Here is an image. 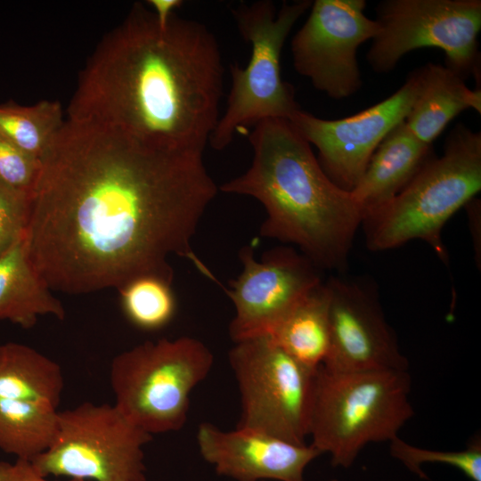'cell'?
<instances>
[{"label":"cell","mask_w":481,"mask_h":481,"mask_svg":"<svg viewBox=\"0 0 481 481\" xmlns=\"http://www.w3.org/2000/svg\"><path fill=\"white\" fill-rule=\"evenodd\" d=\"M365 6V0H315L292 37L295 69L332 99L349 97L362 86L357 50L379 31Z\"/></svg>","instance_id":"11"},{"label":"cell","mask_w":481,"mask_h":481,"mask_svg":"<svg viewBox=\"0 0 481 481\" xmlns=\"http://www.w3.org/2000/svg\"><path fill=\"white\" fill-rule=\"evenodd\" d=\"M123 311L136 327L152 330L167 325L175 312L171 282L157 276L132 280L120 289Z\"/></svg>","instance_id":"23"},{"label":"cell","mask_w":481,"mask_h":481,"mask_svg":"<svg viewBox=\"0 0 481 481\" xmlns=\"http://www.w3.org/2000/svg\"><path fill=\"white\" fill-rule=\"evenodd\" d=\"M31 194L0 183V257L24 236Z\"/></svg>","instance_id":"26"},{"label":"cell","mask_w":481,"mask_h":481,"mask_svg":"<svg viewBox=\"0 0 481 481\" xmlns=\"http://www.w3.org/2000/svg\"><path fill=\"white\" fill-rule=\"evenodd\" d=\"M376 13L379 31L367 53L374 71L389 72L409 52L434 47L444 51L446 67L479 83L480 0H385Z\"/></svg>","instance_id":"10"},{"label":"cell","mask_w":481,"mask_h":481,"mask_svg":"<svg viewBox=\"0 0 481 481\" xmlns=\"http://www.w3.org/2000/svg\"><path fill=\"white\" fill-rule=\"evenodd\" d=\"M249 139L251 165L219 190L263 205L262 237L298 246L317 267H340L363 221L353 193L329 178L289 120L260 121Z\"/></svg>","instance_id":"3"},{"label":"cell","mask_w":481,"mask_h":481,"mask_svg":"<svg viewBox=\"0 0 481 481\" xmlns=\"http://www.w3.org/2000/svg\"><path fill=\"white\" fill-rule=\"evenodd\" d=\"M431 152L432 145L419 140L404 121L395 126L379 143L351 191L363 220L392 200L431 158Z\"/></svg>","instance_id":"16"},{"label":"cell","mask_w":481,"mask_h":481,"mask_svg":"<svg viewBox=\"0 0 481 481\" xmlns=\"http://www.w3.org/2000/svg\"><path fill=\"white\" fill-rule=\"evenodd\" d=\"M44 315L62 320L65 309L34 270L21 238L0 257V321L29 329Z\"/></svg>","instance_id":"18"},{"label":"cell","mask_w":481,"mask_h":481,"mask_svg":"<svg viewBox=\"0 0 481 481\" xmlns=\"http://www.w3.org/2000/svg\"><path fill=\"white\" fill-rule=\"evenodd\" d=\"M420 68L389 97L353 116L322 119L299 110L289 120L318 151V161L329 178L351 192L363 176L386 135L404 121L418 95Z\"/></svg>","instance_id":"12"},{"label":"cell","mask_w":481,"mask_h":481,"mask_svg":"<svg viewBox=\"0 0 481 481\" xmlns=\"http://www.w3.org/2000/svg\"><path fill=\"white\" fill-rule=\"evenodd\" d=\"M151 439L114 404L85 402L59 412L53 444L30 461L45 477L145 481L143 446Z\"/></svg>","instance_id":"9"},{"label":"cell","mask_w":481,"mask_h":481,"mask_svg":"<svg viewBox=\"0 0 481 481\" xmlns=\"http://www.w3.org/2000/svg\"><path fill=\"white\" fill-rule=\"evenodd\" d=\"M213 363L210 349L195 338L145 341L110 363L114 405L151 436L177 431L187 420L192 390Z\"/></svg>","instance_id":"7"},{"label":"cell","mask_w":481,"mask_h":481,"mask_svg":"<svg viewBox=\"0 0 481 481\" xmlns=\"http://www.w3.org/2000/svg\"><path fill=\"white\" fill-rule=\"evenodd\" d=\"M0 481H50L39 473L31 461L17 459L14 462L0 461ZM69 481H84L70 479Z\"/></svg>","instance_id":"27"},{"label":"cell","mask_w":481,"mask_h":481,"mask_svg":"<svg viewBox=\"0 0 481 481\" xmlns=\"http://www.w3.org/2000/svg\"><path fill=\"white\" fill-rule=\"evenodd\" d=\"M41 160L0 136V183L32 193Z\"/></svg>","instance_id":"25"},{"label":"cell","mask_w":481,"mask_h":481,"mask_svg":"<svg viewBox=\"0 0 481 481\" xmlns=\"http://www.w3.org/2000/svg\"><path fill=\"white\" fill-rule=\"evenodd\" d=\"M228 357L240 398L237 428L306 444L318 369L303 365L268 336L234 342Z\"/></svg>","instance_id":"8"},{"label":"cell","mask_w":481,"mask_h":481,"mask_svg":"<svg viewBox=\"0 0 481 481\" xmlns=\"http://www.w3.org/2000/svg\"><path fill=\"white\" fill-rule=\"evenodd\" d=\"M65 119L61 104L44 100L30 106L0 104V136L41 159Z\"/></svg>","instance_id":"22"},{"label":"cell","mask_w":481,"mask_h":481,"mask_svg":"<svg viewBox=\"0 0 481 481\" xmlns=\"http://www.w3.org/2000/svg\"><path fill=\"white\" fill-rule=\"evenodd\" d=\"M64 380L60 365L15 342L0 345V399L58 408Z\"/></svg>","instance_id":"19"},{"label":"cell","mask_w":481,"mask_h":481,"mask_svg":"<svg viewBox=\"0 0 481 481\" xmlns=\"http://www.w3.org/2000/svg\"><path fill=\"white\" fill-rule=\"evenodd\" d=\"M392 457L400 461L420 478H428L421 469L425 463L439 462L456 468L472 481H481V438L476 435L461 451H436L417 447L398 436L389 441Z\"/></svg>","instance_id":"24"},{"label":"cell","mask_w":481,"mask_h":481,"mask_svg":"<svg viewBox=\"0 0 481 481\" xmlns=\"http://www.w3.org/2000/svg\"><path fill=\"white\" fill-rule=\"evenodd\" d=\"M335 481V480H334Z\"/></svg>","instance_id":"29"},{"label":"cell","mask_w":481,"mask_h":481,"mask_svg":"<svg viewBox=\"0 0 481 481\" xmlns=\"http://www.w3.org/2000/svg\"><path fill=\"white\" fill-rule=\"evenodd\" d=\"M327 283L330 345L322 367L333 372L408 371L409 362L371 289L338 279Z\"/></svg>","instance_id":"14"},{"label":"cell","mask_w":481,"mask_h":481,"mask_svg":"<svg viewBox=\"0 0 481 481\" xmlns=\"http://www.w3.org/2000/svg\"><path fill=\"white\" fill-rule=\"evenodd\" d=\"M312 1L284 2L279 10L270 0L240 3L232 9L237 29L251 45L246 67H230L227 107L209 143L226 148L237 132H246L269 118L290 120L301 110L291 85L281 73V53L291 29L310 9Z\"/></svg>","instance_id":"6"},{"label":"cell","mask_w":481,"mask_h":481,"mask_svg":"<svg viewBox=\"0 0 481 481\" xmlns=\"http://www.w3.org/2000/svg\"><path fill=\"white\" fill-rule=\"evenodd\" d=\"M240 258L241 273L224 289L235 309L229 327L233 342L268 336L322 283L317 266L292 249H275L257 260L253 248L247 246Z\"/></svg>","instance_id":"13"},{"label":"cell","mask_w":481,"mask_h":481,"mask_svg":"<svg viewBox=\"0 0 481 481\" xmlns=\"http://www.w3.org/2000/svg\"><path fill=\"white\" fill-rule=\"evenodd\" d=\"M420 71V90L404 122L419 140L432 145L460 112L469 108L481 112V90L469 89L446 66L428 63Z\"/></svg>","instance_id":"17"},{"label":"cell","mask_w":481,"mask_h":481,"mask_svg":"<svg viewBox=\"0 0 481 481\" xmlns=\"http://www.w3.org/2000/svg\"><path fill=\"white\" fill-rule=\"evenodd\" d=\"M147 4L151 6L158 23L166 25L170 18L175 13V11L183 4L181 0H149Z\"/></svg>","instance_id":"28"},{"label":"cell","mask_w":481,"mask_h":481,"mask_svg":"<svg viewBox=\"0 0 481 481\" xmlns=\"http://www.w3.org/2000/svg\"><path fill=\"white\" fill-rule=\"evenodd\" d=\"M480 189L481 133L459 124L443 156L430 158L392 200L363 220L369 248L387 250L422 240L446 261L442 229Z\"/></svg>","instance_id":"5"},{"label":"cell","mask_w":481,"mask_h":481,"mask_svg":"<svg viewBox=\"0 0 481 481\" xmlns=\"http://www.w3.org/2000/svg\"><path fill=\"white\" fill-rule=\"evenodd\" d=\"M223 77L220 47L205 24L175 13L160 26L135 3L81 70L68 118L203 153L220 118Z\"/></svg>","instance_id":"2"},{"label":"cell","mask_w":481,"mask_h":481,"mask_svg":"<svg viewBox=\"0 0 481 481\" xmlns=\"http://www.w3.org/2000/svg\"><path fill=\"white\" fill-rule=\"evenodd\" d=\"M59 411L39 404H0V450L32 460L46 451L58 431Z\"/></svg>","instance_id":"21"},{"label":"cell","mask_w":481,"mask_h":481,"mask_svg":"<svg viewBox=\"0 0 481 481\" xmlns=\"http://www.w3.org/2000/svg\"><path fill=\"white\" fill-rule=\"evenodd\" d=\"M330 292L320 283L309 292L268 335L281 349L303 365L317 370L330 345Z\"/></svg>","instance_id":"20"},{"label":"cell","mask_w":481,"mask_h":481,"mask_svg":"<svg viewBox=\"0 0 481 481\" xmlns=\"http://www.w3.org/2000/svg\"><path fill=\"white\" fill-rule=\"evenodd\" d=\"M202 458L218 475L236 481H305L308 464L322 452L311 444H295L258 431H224L208 422L197 430Z\"/></svg>","instance_id":"15"},{"label":"cell","mask_w":481,"mask_h":481,"mask_svg":"<svg viewBox=\"0 0 481 481\" xmlns=\"http://www.w3.org/2000/svg\"><path fill=\"white\" fill-rule=\"evenodd\" d=\"M40 160L23 241L52 291L118 290L148 275L172 282V257L219 284L192 244L219 190L202 152L68 118Z\"/></svg>","instance_id":"1"},{"label":"cell","mask_w":481,"mask_h":481,"mask_svg":"<svg viewBox=\"0 0 481 481\" xmlns=\"http://www.w3.org/2000/svg\"><path fill=\"white\" fill-rule=\"evenodd\" d=\"M407 370L316 372L309 436L329 453L334 467L347 469L370 443L390 441L414 415Z\"/></svg>","instance_id":"4"}]
</instances>
